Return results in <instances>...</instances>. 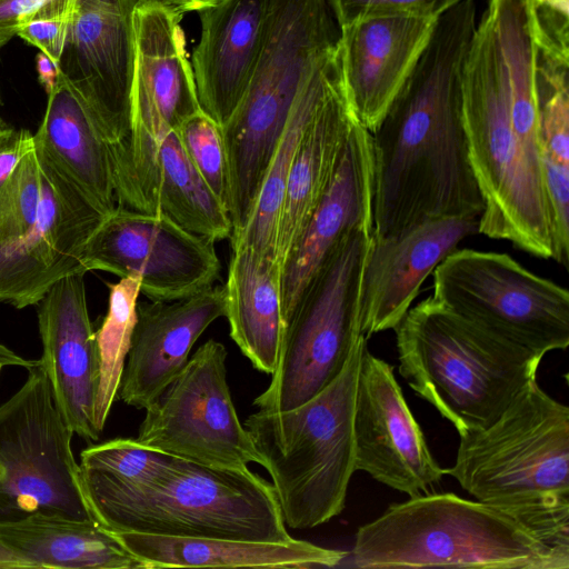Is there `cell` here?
<instances>
[{
  "label": "cell",
  "mask_w": 569,
  "mask_h": 569,
  "mask_svg": "<svg viewBox=\"0 0 569 569\" xmlns=\"http://www.w3.org/2000/svg\"><path fill=\"white\" fill-rule=\"evenodd\" d=\"M538 50L569 60V0H528Z\"/></svg>",
  "instance_id": "8d00e7d4"
},
{
  "label": "cell",
  "mask_w": 569,
  "mask_h": 569,
  "mask_svg": "<svg viewBox=\"0 0 569 569\" xmlns=\"http://www.w3.org/2000/svg\"><path fill=\"white\" fill-rule=\"evenodd\" d=\"M33 148L34 138L28 130L12 131L0 142V188L12 174L24 154Z\"/></svg>",
  "instance_id": "f35d334b"
},
{
  "label": "cell",
  "mask_w": 569,
  "mask_h": 569,
  "mask_svg": "<svg viewBox=\"0 0 569 569\" xmlns=\"http://www.w3.org/2000/svg\"><path fill=\"white\" fill-rule=\"evenodd\" d=\"M41 188L40 162L33 148L0 188V244L18 239L34 224Z\"/></svg>",
  "instance_id": "e575fe53"
},
{
  "label": "cell",
  "mask_w": 569,
  "mask_h": 569,
  "mask_svg": "<svg viewBox=\"0 0 569 569\" xmlns=\"http://www.w3.org/2000/svg\"><path fill=\"white\" fill-rule=\"evenodd\" d=\"M223 316V287L176 300L138 301L118 398L146 410L181 373L204 330Z\"/></svg>",
  "instance_id": "ffe728a7"
},
{
  "label": "cell",
  "mask_w": 569,
  "mask_h": 569,
  "mask_svg": "<svg viewBox=\"0 0 569 569\" xmlns=\"http://www.w3.org/2000/svg\"><path fill=\"white\" fill-rule=\"evenodd\" d=\"M438 18L410 13L361 17L339 28L345 93L372 132L426 49Z\"/></svg>",
  "instance_id": "d6986e66"
},
{
  "label": "cell",
  "mask_w": 569,
  "mask_h": 569,
  "mask_svg": "<svg viewBox=\"0 0 569 569\" xmlns=\"http://www.w3.org/2000/svg\"><path fill=\"white\" fill-rule=\"evenodd\" d=\"M338 40V24L328 0H267L261 47L250 82L221 126L234 194H258L302 84Z\"/></svg>",
  "instance_id": "ba28073f"
},
{
  "label": "cell",
  "mask_w": 569,
  "mask_h": 569,
  "mask_svg": "<svg viewBox=\"0 0 569 569\" xmlns=\"http://www.w3.org/2000/svg\"><path fill=\"white\" fill-rule=\"evenodd\" d=\"M28 372L0 405V523L34 513L97 522L72 450L73 432L40 362Z\"/></svg>",
  "instance_id": "30bf717a"
},
{
  "label": "cell",
  "mask_w": 569,
  "mask_h": 569,
  "mask_svg": "<svg viewBox=\"0 0 569 569\" xmlns=\"http://www.w3.org/2000/svg\"><path fill=\"white\" fill-rule=\"evenodd\" d=\"M371 197L370 132L357 121L327 193L281 269L284 325L338 244L353 230L371 228Z\"/></svg>",
  "instance_id": "7402d4cb"
},
{
  "label": "cell",
  "mask_w": 569,
  "mask_h": 569,
  "mask_svg": "<svg viewBox=\"0 0 569 569\" xmlns=\"http://www.w3.org/2000/svg\"><path fill=\"white\" fill-rule=\"evenodd\" d=\"M39 363L38 360L26 359L17 355L13 350L0 342V366L4 367H19L29 370Z\"/></svg>",
  "instance_id": "7bdbcfd3"
},
{
  "label": "cell",
  "mask_w": 569,
  "mask_h": 569,
  "mask_svg": "<svg viewBox=\"0 0 569 569\" xmlns=\"http://www.w3.org/2000/svg\"><path fill=\"white\" fill-rule=\"evenodd\" d=\"M267 0H221L197 11L200 39L191 67L200 109L222 126L239 106L256 66Z\"/></svg>",
  "instance_id": "603a6c76"
},
{
  "label": "cell",
  "mask_w": 569,
  "mask_h": 569,
  "mask_svg": "<svg viewBox=\"0 0 569 569\" xmlns=\"http://www.w3.org/2000/svg\"><path fill=\"white\" fill-rule=\"evenodd\" d=\"M182 17L156 2L139 1L133 11L136 58L128 127L109 154L114 183L130 192L156 189L162 139L201 110Z\"/></svg>",
  "instance_id": "7c38bea8"
},
{
  "label": "cell",
  "mask_w": 569,
  "mask_h": 569,
  "mask_svg": "<svg viewBox=\"0 0 569 569\" xmlns=\"http://www.w3.org/2000/svg\"><path fill=\"white\" fill-rule=\"evenodd\" d=\"M353 433L356 471L417 497L438 483L443 468L433 458L393 367L365 349L358 376Z\"/></svg>",
  "instance_id": "e0dca14e"
},
{
  "label": "cell",
  "mask_w": 569,
  "mask_h": 569,
  "mask_svg": "<svg viewBox=\"0 0 569 569\" xmlns=\"http://www.w3.org/2000/svg\"><path fill=\"white\" fill-rule=\"evenodd\" d=\"M462 112L469 160L485 203L478 233L507 240L531 256L553 259L543 176L513 129L502 58L485 14L465 61Z\"/></svg>",
  "instance_id": "5b68a950"
},
{
  "label": "cell",
  "mask_w": 569,
  "mask_h": 569,
  "mask_svg": "<svg viewBox=\"0 0 569 569\" xmlns=\"http://www.w3.org/2000/svg\"><path fill=\"white\" fill-rule=\"evenodd\" d=\"M226 347L210 339L146 409L137 440L199 463L247 469L261 458L241 423L227 380Z\"/></svg>",
  "instance_id": "4fadbf2b"
},
{
  "label": "cell",
  "mask_w": 569,
  "mask_h": 569,
  "mask_svg": "<svg viewBox=\"0 0 569 569\" xmlns=\"http://www.w3.org/2000/svg\"><path fill=\"white\" fill-rule=\"evenodd\" d=\"M43 0H0V50L18 34L27 17Z\"/></svg>",
  "instance_id": "ab89813d"
},
{
  "label": "cell",
  "mask_w": 569,
  "mask_h": 569,
  "mask_svg": "<svg viewBox=\"0 0 569 569\" xmlns=\"http://www.w3.org/2000/svg\"><path fill=\"white\" fill-rule=\"evenodd\" d=\"M192 166L229 213V168L221 126L202 110L178 129Z\"/></svg>",
  "instance_id": "836d02e7"
},
{
  "label": "cell",
  "mask_w": 569,
  "mask_h": 569,
  "mask_svg": "<svg viewBox=\"0 0 569 569\" xmlns=\"http://www.w3.org/2000/svg\"><path fill=\"white\" fill-rule=\"evenodd\" d=\"M339 66L340 56L337 44L316 62L308 74L269 163L252 213L241 232L230 238L231 249L247 247L262 259L276 264L278 224L292 161L303 133Z\"/></svg>",
  "instance_id": "f1b7e54d"
},
{
  "label": "cell",
  "mask_w": 569,
  "mask_h": 569,
  "mask_svg": "<svg viewBox=\"0 0 569 569\" xmlns=\"http://www.w3.org/2000/svg\"><path fill=\"white\" fill-rule=\"evenodd\" d=\"M108 311L96 331L99 379L94 402V426L101 433L118 398L120 380L137 321L140 278H120L109 283Z\"/></svg>",
  "instance_id": "1f68e13d"
},
{
  "label": "cell",
  "mask_w": 569,
  "mask_h": 569,
  "mask_svg": "<svg viewBox=\"0 0 569 569\" xmlns=\"http://www.w3.org/2000/svg\"><path fill=\"white\" fill-rule=\"evenodd\" d=\"M84 272L57 281L38 302L42 346L40 366L63 420L87 442L100 432L93 412L99 379V353L87 305Z\"/></svg>",
  "instance_id": "ac0fdd59"
},
{
  "label": "cell",
  "mask_w": 569,
  "mask_h": 569,
  "mask_svg": "<svg viewBox=\"0 0 569 569\" xmlns=\"http://www.w3.org/2000/svg\"><path fill=\"white\" fill-rule=\"evenodd\" d=\"M443 473L569 552V408L531 380L488 427L460 436Z\"/></svg>",
  "instance_id": "7a4b0ae2"
},
{
  "label": "cell",
  "mask_w": 569,
  "mask_h": 569,
  "mask_svg": "<svg viewBox=\"0 0 569 569\" xmlns=\"http://www.w3.org/2000/svg\"><path fill=\"white\" fill-rule=\"evenodd\" d=\"M73 0H43L24 20L20 38L58 62L69 23Z\"/></svg>",
  "instance_id": "d590c367"
},
{
  "label": "cell",
  "mask_w": 569,
  "mask_h": 569,
  "mask_svg": "<svg viewBox=\"0 0 569 569\" xmlns=\"http://www.w3.org/2000/svg\"><path fill=\"white\" fill-rule=\"evenodd\" d=\"M2 370V367L0 366V371Z\"/></svg>",
  "instance_id": "bcb514c9"
},
{
  "label": "cell",
  "mask_w": 569,
  "mask_h": 569,
  "mask_svg": "<svg viewBox=\"0 0 569 569\" xmlns=\"http://www.w3.org/2000/svg\"><path fill=\"white\" fill-rule=\"evenodd\" d=\"M461 0H328L339 28L370 14L410 13L439 18Z\"/></svg>",
  "instance_id": "74e56055"
},
{
  "label": "cell",
  "mask_w": 569,
  "mask_h": 569,
  "mask_svg": "<svg viewBox=\"0 0 569 569\" xmlns=\"http://www.w3.org/2000/svg\"><path fill=\"white\" fill-rule=\"evenodd\" d=\"M371 228L350 232L333 250L284 325L269 386L254 400L260 410L283 411L308 401L342 370L365 336L362 278Z\"/></svg>",
  "instance_id": "9c48e42d"
},
{
  "label": "cell",
  "mask_w": 569,
  "mask_h": 569,
  "mask_svg": "<svg viewBox=\"0 0 569 569\" xmlns=\"http://www.w3.org/2000/svg\"><path fill=\"white\" fill-rule=\"evenodd\" d=\"M476 4L461 0L432 36L370 132L371 236L388 238L437 219H478L483 199L469 160L462 76Z\"/></svg>",
  "instance_id": "6da1fadb"
},
{
  "label": "cell",
  "mask_w": 569,
  "mask_h": 569,
  "mask_svg": "<svg viewBox=\"0 0 569 569\" xmlns=\"http://www.w3.org/2000/svg\"><path fill=\"white\" fill-rule=\"evenodd\" d=\"M357 121L345 93L339 66L303 133L287 180L276 250L280 276L332 182Z\"/></svg>",
  "instance_id": "cb8c5ba5"
},
{
  "label": "cell",
  "mask_w": 569,
  "mask_h": 569,
  "mask_svg": "<svg viewBox=\"0 0 569 569\" xmlns=\"http://www.w3.org/2000/svg\"><path fill=\"white\" fill-rule=\"evenodd\" d=\"M393 330L400 376L459 436L491 425L537 378L543 358L456 316L431 296Z\"/></svg>",
  "instance_id": "277c9868"
},
{
  "label": "cell",
  "mask_w": 569,
  "mask_h": 569,
  "mask_svg": "<svg viewBox=\"0 0 569 569\" xmlns=\"http://www.w3.org/2000/svg\"><path fill=\"white\" fill-rule=\"evenodd\" d=\"M223 291L230 337L257 370L271 375L284 331L276 264L247 247L232 248Z\"/></svg>",
  "instance_id": "4316f807"
},
{
  "label": "cell",
  "mask_w": 569,
  "mask_h": 569,
  "mask_svg": "<svg viewBox=\"0 0 569 569\" xmlns=\"http://www.w3.org/2000/svg\"><path fill=\"white\" fill-rule=\"evenodd\" d=\"M432 298L456 316L541 357L569 345V292L507 253L456 249L432 272Z\"/></svg>",
  "instance_id": "8fae6325"
},
{
  "label": "cell",
  "mask_w": 569,
  "mask_h": 569,
  "mask_svg": "<svg viewBox=\"0 0 569 569\" xmlns=\"http://www.w3.org/2000/svg\"><path fill=\"white\" fill-rule=\"evenodd\" d=\"M536 91L541 166L550 209L569 211V60L536 48Z\"/></svg>",
  "instance_id": "4dcf8cb0"
},
{
  "label": "cell",
  "mask_w": 569,
  "mask_h": 569,
  "mask_svg": "<svg viewBox=\"0 0 569 569\" xmlns=\"http://www.w3.org/2000/svg\"><path fill=\"white\" fill-rule=\"evenodd\" d=\"M139 0H73L57 62L59 73L90 108L109 153L129 120L134 74L133 11Z\"/></svg>",
  "instance_id": "2e32d148"
},
{
  "label": "cell",
  "mask_w": 569,
  "mask_h": 569,
  "mask_svg": "<svg viewBox=\"0 0 569 569\" xmlns=\"http://www.w3.org/2000/svg\"><path fill=\"white\" fill-rule=\"evenodd\" d=\"M31 565L0 543V569H28Z\"/></svg>",
  "instance_id": "ee69618b"
},
{
  "label": "cell",
  "mask_w": 569,
  "mask_h": 569,
  "mask_svg": "<svg viewBox=\"0 0 569 569\" xmlns=\"http://www.w3.org/2000/svg\"><path fill=\"white\" fill-rule=\"evenodd\" d=\"M0 543L32 568L142 569L96 521L34 513L0 523Z\"/></svg>",
  "instance_id": "83f0119b"
},
{
  "label": "cell",
  "mask_w": 569,
  "mask_h": 569,
  "mask_svg": "<svg viewBox=\"0 0 569 569\" xmlns=\"http://www.w3.org/2000/svg\"><path fill=\"white\" fill-rule=\"evenodd\" d=\"M37 154L42 184L37 221L18 239L0 244V302L17 309L38 305L60 279L87 272L86 244L107 216Z\"/></svg>",
  "instance_id": "9a60e30c"
},
{
  "label": "cell",
  "mask_w": 569,
  "mask_h": 569,
  "mask_svg": "<svg viewBox=\"0 0 569 569\" xmlns=\"http://www.w3.org/2000/svg\"><path fill=\"white\" fill-rule=\"evenodd\" d=\"M33 138L38 153L104 213L118 208L108 152L97 121L82 97L60 73Z\"/></svg>",
  "instance_id": "484cf974"
},
{
  "label": "cell",
  "mask_w": 569,
  "mask_h": 569,
  "mask_svg": "<svg viewBox=\"0 0 569 569\" xmlns=\"http://www.w3.org/2000/svg\"><path fill=\"white\" fill-rule=\"evenodd\" d=\"M367 347L361 336L340 373L308 401L283 411L259 409L243 423L291 529L315 528L345 508L356 471L355 400Z\"/></svg>",
  "instance_id": "52a82bcc"
},
{
  "label": "cell",
  "mask_w": 569,
  "mask_h": 569,
  "mask_svg": "<svg viewBox=\"0 0 569 569\" xmlns=\"http://www.w3.org/2000/svg\"><path fill=\"white\" fill-rule=\"evenodd\" d=\"M213 240L169 218L118 207L89 238L84 270L139 277L151 300H176L213 286L220 260Z\"/></svg>",
  "instance_id": "5bb4252c"
},
{
  "label": "cell",
  "mask_w": 569,
  "mask_h": 569,
  "mask_svg": "<svg viewBox=\"0 0 569 569\" xmlns=\"http://www.w3.org/2000/svg\"><path fill=\"white\" fill-rule=\"evenodd\" d=\"M158 174L157 214L213 241L231 237L229 213L192 166L178 129L170 130L160 143Z\"/></svg>",
  "instance_id": "f546056e"
},
{
  "label": "cell",
  "mask_w": 569,
  "mask_h": 569,
  "mask_svg": "<svg viewBox=\"0 0 569 569\" xmlns=\"http://www.w3.org/2000/svg\"><path fill=\"white\" fill-rule=\"evenodd\" d=\"M99 525L114 532L287 542L289 535L271 482L247 469L178 459L161 480L141 487L82 470Z\"/></svg>",
  "instance_id": "3957f363"
},
{
  "label": "cell",
  "mask_w": 569,
  "mask_h": 569,
  "mask_svg": "<svg viewBox=\"0 0 569 569\" xmlns=\"http://www.w3.org/2000/svg\"><path fill=\"white\" fill-rule=\"evenodd\" d=\"M475 233L478 219L449 218L427 221L395 237L372 238L362 278L365 337L395 329L427 277Z\"/></svg>",
  "instance_id": "44dd1931"
},
{
  "label": "cell",
  "mask_w": 569,
  "mask_h": 569,
  "mask_svg": "<svg viewBox=\"0 0 569 569\" xmlns=\"http://www.w3.org/2000/svg\"><path fill=\"white\" fill-rule=\"evenodd\" d=\"M12 131H13L12 129L7 128L0 121V142H2Z\"/></svg>",
  "instance_id": "f6af8a7d"
},
{
  "label": "cell",
  "mask_w": 569,
  "mask_h": 569,
  "mask_svg": "<svg viewBox=\"0 0 569 569\" xmlns=\"http://www.w3.org/2000/svg\"><path fill=\"white\" fill-rule=\"evenodd\" d=\"M110 532L141 563L142 569L335 568L348 556L346 551L295 538L287 542H266Z\"/></svg>",
  "instance_id": "d4e9b609"
},
{
  "label": "cell",
  "mask_w": 569,
  "mask_h": 569,
  "mask_svg": "<svg viewBox=\"0 0 569 569\" xmlns=\"http://www.w3.org/2000/svg\"><path fill=\"white\" fill-rule=\"evenodd\" d=\"M346 559L362 569L569 568V552L546 545L500 510L452 492L390 505L359 527Z\"/></svg>",
  "instance_id": "8992f818"
},
{
  "label": "cell",
  "mask_w": 569,
  "mask_h": 569,
  "mask_svg": "<svg viewBox=\"0 0 569 569\" xmlns=\"http://www.w3.org/2000/svg\"><path fill=\"white\" fill-rule=\"evenodd\" d=\"M144 2H156L166 6L182 14L191 11H199L206 7L218 3L221 0H139Z\"/></svg>",
  "instance_id": "b9f144b4"
},
{
  "label": "cell",
  "mask_w": 569,
  "mask_h": 569,
  "mask_svg": "<svg viewBox=\"0 0 569 569\" xmlns=\"http://www.w3.org/2000/svg\"><path fill=\"white\" fill-rule=\"evenodd\" d=\"M36 66L39 82L49 94L56 86L59 77L58 66L51 58L41 51L36 57Z\"/></svg>",
  "instance_id": "60d3db41"
},
{
  "label": "cell",
  "mask_w": 569,
  "mask_h": 569,
  "mask_svg": "<svg viewBox=\"0 0 569 569\" xmlns=\"http://www.w3.org/2000/svg\"><path fill=\"white\" fill-rule=\"evenodd\" d=\"M179 457L139 442L116 438L91 445L80 453V468L107 476L120 483L141 487L166 477Z\"/></svg>",
  "instance_id": "d6a6232c"
}]
</instances>
